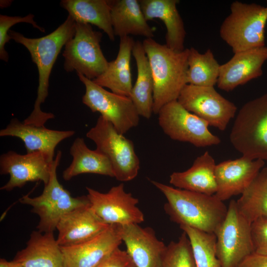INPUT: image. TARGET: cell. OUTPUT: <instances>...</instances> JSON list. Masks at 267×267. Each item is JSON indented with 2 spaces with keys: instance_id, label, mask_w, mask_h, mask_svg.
Instances as JSON below:
<instances>
[{
  "instance_id": "6da1fadb",
  "label": "cell",
  "mask_w": 267,
  "mask_h": 267,
  "mask_svg": "<svg viewBox=\"0 0 267 267\" xmlns=\"http://www.w3.org/2000/svg\"><path fill=\"white\" fill-rule=\"evenodd\" d=\"M75 26L76 22L68 15L56 29L42 37L29 38L19 32L9 30L11 39L24 45L29 51L39 73L37 96L34 109L24 120V123L44 126L47 120L54 118L53 114L43 112L41 105L45 101L48 94L49 79L52 67L62 47L74 36Z\"/></svg>"
},
{
  "instance_id": "7a4b0ae2",
  "label": "cell",
  "mask_w": 267,
  "mask_h": 267,
  "mask_svg": "<svg viewBox=\"0 0 267 267\" xmlns=\"http://www.w3.org/2000/svg\"><path fill=\"white\" fill-rule=\"evenodd\" d=\"M165 196V213L171 221L207 233H214L224 220L227 207L215 194L191 191L151 180Z\"/></svg>"
},
{
  "instance_id": "3957f363",
  "label": "cell",
  "mask_w": 267,
  "mask_h": 267,
  "mask_svg": "<svg viewBox=\"0 0 267 267\" xmlns=\"http://www.w3.org/2000/svg\"><path fill=\"white\" fill-rule=\"evenodd\" d=\"M142 44L154 81L153 112L158 114L165 105L178 100L187 84L189 48L177 52L153 38L145 39Z\"/></svg>"
},
{
  "instance_id": "277c9868",
  "label": "cell",
  "mask_w": 267,
  "mask_h": 267,
  "mask_svg": "<svg viewBox=\"0 0 267 267\" xmlns=\"http://www.w3.org/2000/svg\"><path fill=\"white\" fill-rule=\"evenodd\" d=\"M267 6L238 0L230 5V13L222 22L221 38L234 53L265 46Z\"/></svg>"
},
{
  "instance_id": "5b68a950",
  "label": "cell",
  "mask_w": 267,
  "mask_h": 267,
  "mask_svg": "<svg viewBox=\"0 0 267 267\" xmlns=\"http://www.w3.org/2000/svg\"><path fill=\"white\" fill-rule=\"evenodd\" d=\"M61 156L62 152L59 150L50 164L49 179L42 193L35 197L25 195L19 199L21 203L30 206L31 211L39 217L37 228L41 232H53L65 214L89 203L87 195L72 197L59 183L57 169Z\"/></svg>"
},
{
  "instance_id": "8992f818",
  "label": "cell",
  "mask_w": 267,
  "mask_h": 267,
  "mask_svg": "<svg viewBox=\"0 0 267 267\" xmlns=\"http://www.w3.org/2000/svg\"><path fill=\"white\" fill-rule=\"evenodd\" d=\"M229 139L242 156L267 161V93L246 102L241 107Z\"/></svg>"
},
{
  "instance_id": "52a82bcc",
  "label": "cell",
  "mask_w": 267,
  "mask_h": 267,
  "mask_svg": "<svg viewBox=\"0 0 267 267\" xmlns=\"http://www.w3.org/2000/svg\"><path fill=\"white\" fill-rule=\"evenodd\" d=\"M86 136L95 143L96 149L109 159L116 179L127 182L137 177L140 161L134 143L111 123L100 116Z\"/></svg>"
},
{
  "instance_id": "ba28073f",
  "label": "cell",
  "mask_w": 267,
  "mask_h": 267,
  "mask_svg": "<svg viewBox=\"0 0 267 267\" xmlns=\"http://www.w3.org/2000/svg\"><path fill=\"white\" fill-rule=\"evenodd\" d=\"M102 37V33L94 30L90 24L76 22L75 35L67 42L62 53L65 70H75L91 80L101 75L109 63L100 47Z\"/></svg>"
},
{
  "instance_id": "9c48e42d",
  "label": "cell",
  "mask_w": 267,
  "mask_h": 267,
  "mask_svg": "<svg viewBox=\"0 0 267 267\" xmlns=\"http://www.w3.org/2000/svg\"><path fill=\"white\" fill-rule=\"evenodd\" d=\"M214 233L216 255L221 267H236L254 253L251 223L241 214L235 200L229 202L226 216Z\"/></svg>"
},
{
  "instance_id": "30bf717a",
  "label": "cell",
  "mask_w": 267,
  "mask_h": 267,
  "mask_svg": "<svg viewBox=\"0 0 267 267\" xmlns=\"http://www.w3.org/2000/svg\"><path fill=\"white\" fill-rule=\"evenodd\" d=\"M77 75L85 87L82 102L92 112H99L123 134L138 125L140 116L130 97L110 92L83 75Z\"/></svg>"
},
{
  "instance_id": "8fae6325",
  "label": "cell",
  "mask_w": 267,
  "mask_h": 267,
  "mask_svg": "<svg viewBox=\"0 0 267 267\" xmlns=\"http://www.w3.org/2000/svg\"><path fill=\"white\" fill-rule=\"evenodd\" d=\"M158 114L159 126L173 140L188 142L198 147L221 143L220 138L209 131L208 123L185 109L178 100L165 105Z\"/></svg>"
},
{
  "instance_id": "7c38bea8",
  "label": "cell",
  "mask_w": 267,
  "mask_h": 267,
  "mask_svg": "<svg viewBox=\"0 0 267 267\" xmlns=\"http://www.w3.org/2000/svg\"><path fill=\"white\" fill-rule=\"evenodd\" d=\"M177 100L185 109L221 131L226 129L237 110L235 105L221 95L214 87L187 84Z\"/></svg>"
},
{
  "instance_id": "4fadbf2b",
  "label": "cell",
  "mask_w": 267,
  "mask_h": 267,
  "mask_svg": "<svg viewBox=\"0 0 267 267\" xmlns=\"http://www.w3.org/2000/svg\"><path fill=\"white\" fill-rule=\"evenodd\" d=\"M86 189L91 209L106 224L123 225L144 222V215L137 206L138 199L125 190L123 183L106 193L89 187Z\"/></svg>"
},
{
  "instance_id": "5bb4252c",
  "label": "cell",
  "mask_w": 267,
  "mask_h": 267,
  "mask_svg": "<svg viewBox=\"0 0 267 267\" xmlns=\"http://www.w3.org/2000/svg\"><path fill=\"white\" fill-rule=\"evenodd\" d=\"M51 162L41 152L21 155L9 151L2 154L0 157V173L9 175V179L0 190L10 191L21 188L28 182L41 181L46 185L49 179Z\"/></svg>"
},
{
  "instance_id": "9a60e30c",
  "label": "cell",
  "mask_w": 267,
  "mask_h": 267,
  "mask_svg": "<svg viewBox=\"0 0 267 267\" xmlns=\"http://www.w3.org/2000/svg\"><path fill=\"white\" fill-rule=\"evenodd\" d=\"M123 242L116 224L84 242L61 247L64 267H97Z\"/></svg>"
},
{
  "instance_id": "2e32d148",
  "label": "cell",
  "mask_w": 267,
  "mask_h": 267,
  "mask_svg": "<svg viewBox=\"0 0 267 267\" xmlns=\"http://www.w3.org/2000/svg\"><path fill=\"white\" fill-rule=\"evenodd\" d=\"M118 226L126 251L135 267H161L167 245L157 237L152 228L138 224Z\"/></svg>"
},
{
  "instance_id": "e0dca14e",
  "label": "cell",
  "mask_w": 267,
  "mask_h": 267,
  "mask_svg": "<svg viewBox=\"0 0 267 267\" xmlns=\"http://www.w3.org/2000/svg\"><path fill=\"white\" fill-rule=\"evenodd\" d=\"M265 161L252 160L244 156L228 160L216 165L215 195L224 201L231 197L242 194L257 177Z\"/></svg>"
},
{
  "instance_id": "ac0fdd59",
  "label": "cell",
  "mask_w": 267,
  "mask_h": 267,
  "mask_svg": "<svg viewBox=\"0 0 267 267\" xmlns=\"http://www.w3.org/2000/svg\"><path fill=\"white\" fill-rule=\"evenodd\" d=\"M266 60V46L234 53L229 60L221 65L217 83L218 88L230 91L261 76L263 65Z\"/></svg>"
},
{
  "instance_id": "d6986e66",
  "label": "cell",
  "mask_w": 267,
  "mask_h": 267,
  "mask_svg": "<svg viewBox=\"0 0 267 267\" xmlns=\"http://www.w3.org/2000/svg\"><path fill=\"white\" fill-rule=\"evenodd\" d=\"M75 133L72 130H53L44 126L26 124L13 118L5 128L0 131V136L19 138L24 143L26 153L42 152L51 162L54 159V152L57 145Z\"/></svg>"
},
{
  "instance_id": "ffe728a7",
  "label": "cell",
  "mask_w": 267,
  "mask_h": 267,
  "mask_svg": "<svg viewBox=\"0 0 267 267\" xmlns=\"http://www.w3.org/2000/svg\"><path fill=\"white\" fill-rule=\"evenodd\" d=\"M109 225L102 221L90 203L65 214L59 222L57 241L61 247L78 244L94 237Z\"/></svg>"
},
{
  "instance_id": "44dd1931",
  "label": "cell",
  "mask_w": 267,
  "mask_h": 267,
  "mask_svg": "<svg viewBox=\"0 0 267 267\" xmlns=\"http://www.w3.org/2000/svg\"><path fill=\"white\" fill-rule=\"evenodd\" d=\"M12 261L24 267H64L61 246L53 232L39 230L32 232L26 247Z\"/></svg>"
},
{
  "instance_id": "7402d4cb",
  "label": "cell",
  "mask_w": 267,
  "mask_h": 267,
  "mask_svg": "<svg viewBox=\"0 0 267 267\" xmlns=\"http://www.w3.org/2000/svg\"><path fill=\"white\" fill-rule=\"evenodd\" d=\"M139 2L147 21L157 18L164 23L167 29L165 44L177 52L184 50L186 33L177 7L179 0H140Z\"/></svg>"
},
{
  "instance_id": "603a6c76",
  "label": "cell",
  "mask_w": 267,
  "mask_h": 267,
  "mask_svg": "<svg viewBox=\"0 0 267 267\" xmlns=\"http://www.w3.org/2000/svg\"><path fill=\"white\" fill-rule=\"evenodd\" d=\"M134 42L130 36L120 38L116 59L109 62L106 70L92 81L114 93L130 97L133 87L130 62Z\"/></svg>"
},
{
  "instance_id": "cb8c5ba5",
  "label": "cell",
  "mask_w": 267,
  "mask_h": 267,
  "mask_svg": "<svg viewBox=\"0 0 267 267\" xmlns=\"http://www.w3.org/2000/svg\"><path fill=\"white\" fill-rule=\"evenodd\" d=\"M216 164L208 151L197 157L192 166L183 172H175L170 176V183L176 188L208 195L215 194L217 183Z\"/></svg>"
},
{
  "instance_id": "d4e9b609",
  "label": "cell",
  "mask_w": 267,
  "mask_h": 267,
  "mask_svg": "<svg viewBox=\"0 0 267 267\" xmlns=\"http://www.w3.org/2000/svg\"><path fill=\"white\" fill-rule=\"evenodd\" d=\"M110 15L115 36L130 35L152 38L154 29L147 23L137 0H109Z\"/></svg>"
},
{
  "instance_id": "484cf974",
  "label": "cell",
  "mask_w": 267,
  "mask_h": 267,
  "mask_svg": "<svg viewBox=\"0 0 267 267\" xmlns=\"http://www.w3.org/2000/svg\"><path fill=\"white\" fill-rule=\"evenodd\" d=\"M132 54L135 60L137 73L130 97L139 115L148 119L153 113L154 81L142 42H134Z\"/></svg>"
},
{
  "instance_id": "4316f807",
  "label": "cell",
  "mask_w": 267,
  "mask_h": 267,
  "mask_svg": "<svg viewBox=\"0 0 267 267\" xmlns=\"http://www.w3.org/2000/svg\"><path fill=\"white\" fill-rule=\"evenodd\" d=\"M72 161L63 172V178L68 181L83 174H95L114 178L112 165L106 156L96 149L91 150L82 137L76 138L70 148Z\"/></svg>"
},
{
  "instance_id": "83f0119b",
  "label": "cell",
  "mask_w": 267,
  "mask_h": 267,
  "mask_svg": "<svg viewBox=\"0 0 267 267\" xmlns=\"http://www.w3.org/2000/svg\"><path fill=\"white\" fill-rule=\"evenodd\" d=\"M60 5L76 22L94 25L114 41L108 0H62Z\"/></svg>"
},
{
  "instance_id": "f1b7e54d",
  "label": "cell",
  "mask_w": 267,
  "mask_h": 267,
  "mask_svg": "<svg viewBox=\"0 0 267 267\" xmlns=\"http://www.w3.org/2000/svg\"><path fill=\"white\" fill-rule=\"evenodd\" d=\"M236 201L239 211L250 222L267 217V168L260 171Z\"/></svg>"
},
{
  "instance_id": "f546056e",
  "label": "cell",
  "mask_w": 267,
  "mask_h": 267,
  "mask_svg": "<svg viewBox=\"0 0 267 267\" xmlns=\"http://www.w3.org/2000/svg\"><path fill=\"white\" fill-rule=\"evenodd\" d=\"M220 66L210 49L201 53L194 47L189 48L187 84L214 87L219 78Z\"/></svg>"
},
{
  "instance_id": "4dcf8cb0",
  "label": "cell",
  "mask_w": 267,
  "mask_h": 267,
  "mask_svg": "<svg viewBox=\"0 0 267 267\" xmlns=\"http://www.w3.org/2000/svg\"><path fill=\"white\" fill-rule=\"evenodd\" d=\"M179 227L188 237L197 267H221L216 255L215 233L185 225Z\"/></svg>"
},
{
  "instance_id": "1f68e13d",
  "label": "cell",
  "mask_w": 267,
  "mask_h": 267,
  "mask_svg": "<svg viewBox=\"0 0 267 267\" xmlns=\"http://www.w3.org/2000/svg\"><path fill=\"white\" fill-rule=\"evenodd\" d=\"M161 267H197L190 241L185 232L177 241H171L167 245Z\"/></svg>"
},
{
  "instance_id": "d6a6232c",
  "label": "cell",
  "mask_w": 267,
  "mask_h": 267,
  "mask_svg": "<svg viewBox=\"0 0 267 267\" xmlns=\"http://www.w3.org/2000/svg\"><path fill=\"white\" fill-rule=\"evenodd\" d=\"M34 15L29 14L26 16H9L5 15H0V58L4 61L7 62L8 54L4 46L6 43L11 40L9 36L8 31L10 28L14 25L19 23H27L40 31L44 32L45 30L39 26L34 20Z\"/></svg>"
},
{
  "instance_id": "836d02e7",
  "label": "cell",
  "mask_w": 267,
  "mask_h": 267,
  "mask_svg": "<svg viewBox=\"0 0 267 267\" xmlns=\"http://www.w3.org/2000/svg\"><path fill=\"white\" fill-rule=\"evenodd\" d=\"M251 235L254 253L267 256V217L251 223Z\"/></svg>"
},
{
  "instance_id": "e575fe53",
  "label": "cell",
  "mask_w": 267,
  "mask_h": 267,
  "mask_svg": "<svg viewBox=\"0 0 267 267\" xmlns=\"http://www.w3.org/2000/svg\"><path fill=\"white\" fill-rule=\"evenodd\" d=\"M97 267H135L126 251L118 248Z\"/></svg>"
},
{
  "instance_id": "d590c367",
  "label": "cell",
  "mask_w": 267,
  "mask_h": 267,
  "mask_svg": "<svg viewBox=\"0 0 267 267\" xmlns=\"http://www.w3.org/2000/svg\"><path fill=\"white\" fill-rule=\"evenodd\" d=\"M236 267H267V256L253 253L244 259Z\"/></svg>"
},
{
  "instance_id": "8d00e7d4",
  "label": "cell",
  "mask_w": 267,
  "mask_h": 267,
  "mask_svg": "<svg viewBox=\"0 0 267 267\" xmlns=\"http://www.w3.org/2000/svg\"><path fill=\"white\" fill-rule=\"evenodd\" d=\"M0 267H11L10 261L8 262L4 259H0Z\"/></svg>"
},
{
  "instance_id": "74e56055",
  "label": "cell",
  "mask_w": 267,
  "mask_h": 267,
  "mask_svg": "<svg viewBox=\"0 0 267 267\" xmlns=\"http://www.w3.org/2000/svg\"><path fill=\"white\" fill-rule=\"evenodd\" d=\"M11 0H0V7L4 8L7 6H8L10 5V3L12 2Z\"/></svg>"
},
{
  "instance_id": "f35d334b",
  "label": "cell",
  "mask_w": 267,
  "mask_h": 267,
  "mask_svg": "<svg viewBox=\"0 0 267 267\" xmlns=\"http://www.w3.org/2000/svg\"><path fill=\"white\" fill-rule=\"evenodd\" d=\"M11 267H24L20 264L17 263L13 261H10Z\"/></svg>"
},
{
  "instance_id": "ab89813d",
  "label": "cell",
  "mask_w": 267,
  "mask_h": 267,
  "mask_svg": "<svg viewBox=\"0 0 267 267\" xmlns=\"http://www.w3.org/2000/svg\"></svg>"
}]
</instances>
